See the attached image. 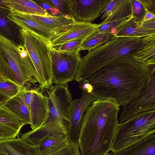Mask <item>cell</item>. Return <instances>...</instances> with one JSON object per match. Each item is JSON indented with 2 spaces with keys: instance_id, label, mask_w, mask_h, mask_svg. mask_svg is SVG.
<instances>
[{
  "instance_id": "21",
  "label": "cell",
  "mask_w": 155,
  "mask_h": 155,
  "mask_svg": "<svg viewBox=\"0 0 155 155\" xmlns=\"http://www.w3.org/2000/svg\"><path fill=\"white\" fill-rule=\"evenodd\" d=\"M132 57L146 66H155V34L143 37L141 46Z\"/></svg>"
},
{
  "instance_id": "19",
  "label": "cell",
  "mask_w": 155,
  "mask_h": 155,
  "mask_svg": "<svg viewBox=\"0 0 155 155\" xmlns=\"http://www.w3.org/2000/svg\"><path fill=\"white\" fill-rule=\"evenodd\" d=\"M0 153L6 155H39L37 147L21 137L0 141Z\"/></svg>"
},
{
  "instance_id": "37",
  "label": "cell",
  "mask_w": 155,
  "mask_h": 155,
  "mask_svg": "<svg viewBox=\"0 0 155 155\" xmlns=\"http://www.w3.org/2000/svg\"><path fill=\"white\" fill-rule=\"evenodd\" d=\"M79 87L83 91L90 93H91L93 89L92 85L89 83L87 79L81 83L79 85Z\"/></svg>"
},
{
  "instance_id": "24",
  "label": "cell",
  "mask_w": 155,
  "mask_h": 155,
  "mask_svg": "<svg viewBox=\"0 0 155 155\" xmlns=\"http://www.w3.org/2000/svg\"><path fill=\"white\" fill-rule=\"evenodd\" d=\"M114 36L113 33H100L97 32L84 40L80 51L87 50L89 52L108 42L113 38Z\"/></svg>"
},
{
  "instance_id": "33",
  "label": "cell",
  "mask_w": 155,
  "mask_h": 155,
  "mask_svg": "<svg viewBox=\"0 0 155 155\" xmlns=\"http://www.w3.org/2000/svg\"><path fill=\"white\" fill-rule=\"evenodd\" d=\"M78 143L69 142L66 147L50 155H81Z\"/></svg>"
},
{
  "instance_id": "8",
  "label": "cell",
  "mask_w": 155,
  "mask_h": 155,
  "mask_svg": "<svg viewBox=\"0 0 155 155\" xmlns=\"http://www.w3.org/2000/svg\"><path fill=\"white\" fill-rule=\"evenodd\" d=\"M46 91L49 110L47 121H59L68 124V110L72 100L68 83L52 85Z\"/></svg>"
},
{
  "instance_id": "28",
  "label": "cell",
  "mask_w": 155,
  "mask_h": 155,
  "mask_svg": "<svg viewBox=\"0 0 155 155\" xmlns=\"http://www.w3.org/2000/svg\"><path fill=\"white\" fill-rule=\"evenodd\" d=\"M84 40L85 39H84L75 40L54 48L62 52L72 54H78L80 51L81 46Z\"/></svg>"
},
{
  "instance_id": "35",
  "label": "cell",
  "mask_w": 155,
  "mask_h": 155,
  "mask_svg": "<svg viewBox=\"0 0 155 155\" xmlns=\"http://www.w3.org/2000/svg\"><path fill=\"white\" fill-rule=\"evenodd\" d=\"M0 29L5 34L11 38H13L14 37V34L13 30L12 28L9 21L7 18V15L6 17L2 11L0 10Z\"/></svg>"
},
{
  "instance_id": "32",
  "label": "cell",
  "mask_w": 155,
  "mask_h": 155,
  "mask_svg": "<svg viewBox=\"0 0 155 155\" xmlns=\"http://www.w3.org/2000/svg\"><path fill=\"white\" fill-rule=\"evenodd\" d=\"M126 20L124 21L110 22L102 24H99L97 32L100 33L111 32L114 34L120 25Z\"/></svg>"
},
{
  "instance_id": "15",
  "label": "cell",
  "mask_w": 155,
  "mask_h": 155,
  "mask_svg": "<svg viewBox=\"0 0 155 155\" xmlns=\"http://www.w3.org/2000/svg\"><path fill=\"white\" fill-rule=\"evenodd\" d=\"M25 125L17 117L2 105H0V141L18 137Z\"/></svg>"
},
{
  "instance_id": "2",
  "label": "cell",
  "mask_w": 155,
  "mask_h": 155,
  "mask_svg": "<svg viewBox=\"0 0 155 155\" xmlns=\"http://www.w3.org/2000/svg\"><path fill=\"white\" fill-rule=\"evenodd\" d=\"M120 105L109 100L97 99L85 112L78 144L81 155H108L119 123Z\"/></svg>"
},
{
  "instance_id": "29",
  "label": "cell",
  "mask_w": 155,
  "mask_h": 155,
  "mask_svg": "<svg viewBox=\"0 0 155 155\" xmlns=\"http://www.w3.org/2000/svg\"><path fill=\"white\" fill-rule=\"evenodd\" d=\"M132 15L136 22L140 25L146 14L145 9L142 5L137 0H131Z\"/></svg>"
},
{
  "instance_id": "39",
  "label": "cell",
  "mask_w": 155,
  "mask_h": 155,
  "mask_svg": "<svg viewBox=\"0 0 155 155\" xmlns=\"http://www.w3.org/2000/svg\"><path fill=\"white\" fill-rule=\"evenodd\" d=\"M149 11L155 14V0H151L150 7Z\"/></svg>"
},
{
  "instance_id": "10",
  "label": "cell",
  "mask_w": 155,
  "mask_h": 155,
  "mask_svg": "<svg viewBox=\"0 0 155 155\" xmlns=\"http://www.w3.org/2000/svg\"><path fill=\"white\" fill-rule=\"evenodd\" d=\"M96 100L92 94L83 91L80 98L71 102L68 110L69 122L67 135L69 142L78 143L84 114L89 105Z\"/></svg>"
},
{
  "instance_id": "36",
  "label": "cell",
  "mask_w": 155,
  "mask_h": 155,
  "mask_svg": "<svg viewBox=\"0 0 155 155\" xmlns=\"http://www.w3.org/2000/svg\"><path fill=\"white\" fill-rule=\"evenodd\" d=\"M33 1L50 15L52 16L64 15L60 13L58 9L49 4L47 0Z\"/></svg>"
},
{
  "instance_id": "40",
  "label": "cell",
  "mask_w": 155,
  "mask_h": 155,
  "mask_svg": "<svg viewBox=\"0 0 155 155\" xmlns=\"http://www.w3.org/2000/svg\"><path fill=\"white\" fill-rule=\"evenodd\" d=\"M0 155H6L0 153Z\"/></svg>"
},
{
  "instance_id": "6",
  "label": "cell",
  "mask_w": 155,
  "mask_h": 155,
  "mask_svg": "<svg viewBox=\"0 0 155 155\" xmlns=\"http://www.w3.org/2000/svg\"><path fill=\"white\" fill-rule=\"evenodd\" d=\"M29 83L22 88L25 101L30 111L31 128H37L45 123L49 116L48 97L43 94L44 90L38 86L31 87Z\"/></svg>"
},
{
  "instance_id": "26",
  "label": "cell",
  "mask_w": 155,
  "mask_h": 155,
  "mask_svg": "<svg viewBox=\"0 0 155 155\" xmlns=\"http://www.w3.org/2000/svg\"><path fill=\"white\" fill-rule=\"evenodd\" d=\"M22 87L10 80L0 78V105L16 95Z\"/></svg>"
},
{
  "instance_id": "9",
  "label": "cell",
  "mask_w": 155,
  "mask_h": 155,
  "mask_svg": "<svg viewBox=\"0 0 155 155\" xmlns=\"http://www.w3.org/2000/svg\"><path fill=\"white\" fill-rule=\"evenodd\" d=\"M155 110V66L151 67L145 87L140 97L129 104L124 107L119 118L124 122L135 115Z\"/></svg>"
},
{
  "instance_id": "1",
  "label": "cell",
  "mask_w": 155,
  "mask_h": 155,
  "mask_svg": "<svg viewBox=\"0 0 155 155\" xmlns=\"http://www.w3.org/2000/svg\"><path fill=\"white\" fill-rule=\"evenodd\" d=\"M151 68L132 56L117 59L87 79L93 87L91 94L97 99L126 106L140 97Z\"/></svg>"
},
{
  "instance_id": "13",
  "label": "cell",
  "mask_w": 155,
  "mask_h": 155,
  "mask_svg": "<svg viewBox=\"0 0 155 155\" xmlns=\"http://www.w3.org/2000/svg\"><path fill=\"white\" fill-rule=\"evenodd\" d=\"M99 24L91 22L75 21L66 31L58 34L51 41L54 47L80 39H86L97 32Z\"/></svg>"
},
{
  "instance_id": "18",
  "label": "cell",
  "mask_w": 155,
  "mask_h": 155,
  "mask_svg": "<svg viewBox=\"0 0 155 155\" xmlns=\"http://www.w3.org/2000/svg\"><path fill=\"white\" fill-rule=\"evenodd\" d=\"M7 18L20 28H27L32 30L51 40L58 34L53 30L31 19L14 11H10Z\"/></svg>"
},
{
  "instance_id": "14",
  "label": "cell",
  "mask_w": 155,
  "mask_h": 155,
  "mask_svg": "<svg viewBox=\"0 0 155 155\" xmlns=\"http://www.w3.org/2000/svg\"><path fill=\"white\" fill-rule=\"evenodd\" d=\"M0 78L10 80L23 87L34 81L24 72L14 59L8 54L0 50Z\"/></svg>"
},
{
  "instance_id": "31",
  "label": "cell",
  "mask_w": 155,
  "mask_h": 155,
  "mask_svg": "<svg viewBox=\"0 0 155 155\" xmlns=\"http://www.w3.org/2000/svg\"><path fill=\"white\" fill-rule=\"evenodd\" d=\"M47 1L52 6L58 9L60 13L62 14L68 16L71 18L68 0Z\"/></svg>"
},
{
  "instance_id": "22",
  "label": "cell",
  "mask_w": 155,
  "mask_h": 155,
  "mask_svg": "<svg viewBox=\"0 0 155 155\" xmlns=\"http://www.w3.org/2000/svg\"><path fill=\"white\" fill-rule=\"evenodd\" d=\"M0 1L1 5L9 11L15 10L43 16L50 15L33 0H0Z\"/></svg>"
},
{
  "instance_id": "11",
  "label": "cell",
  "mask_w": 155,
  "mask_h": 155,
  "mask_svg": "<svg viewBox=\"0 0 155 155\" xmlns=\"http://www.w3.org/2000/svg\"><path fill=\"white\" fill-rule=\"evenodd\" d=\"M71 18L77 22H91L101 15L110 0H68Z\"/></svg>"
},
{
  "instance_id": "3",
  "label": "cell",
  "mask_w": 155,
  "mask_h": 155,
  "mask_svg": "<svg viewBox=\"0 0 155 155\" xmlns=\"http://www.w3.org/2000/svg\"><path fill=\"white\" fill-rule=\"evenodd\" d=\"M142 38L141 37L113 38L88 52L81 58L74 80L81 83L117 59L132 56L141 46Z\"/></svg>"
},
{
  "instance_id": "5",
  "label": "cell",
  "mask_w": 155,
  "mask_h": 155,
  "mask_svg": "<svg viewBox=\"0 0 155 155\" xmlns=\"http://www.w3.org/2000/svg\"><path fill=\"white\" fill-rule=\"evenodd\" d=\"M155 132V110L138 113L119 124L111 151L116 152Z\"/></svg>"
},
{
  "instance_id": "27",
  "label": "cell",
  "mask_w": 155,
  "mask_h": 155,
  "mask_svg": "<svg viewBox=\"0 0 155 155\" xmlns=\"http://www.w3.org/2000/svg\"><path fill=\"white\" fill-rule=\"evenodd\" d=\"M140 25L136 22L135 19L131 17L126 19L119 27L114 34L113 38L118 37H139L137 31V29Z\"/></svg>"
},
{
  "instance_id": "17",
  "label": "cell",
  "mask_w": 155,
  "mask_h": 155,
  "mask_svg": "<svg viewBox=\"0 0 155 155\" xmlns=\"http://www.w3.org/2000/svg\"><path fill=\"white\" fill-rule=\"evenodd\" d=\"M108 155H155V134L147 135L130 146Z\"/></svg>"
},
{
  "instance_id": "34",
  "label": "cell",
  "mask_w": 155,
  "mask_h": 155,
  "mask_svg": "<svg viewBox=\"0 0 155 155\" xmlns=\"http://www.w3.org/2000/svg\"><path fill=\"white\" fill-rule=\"evenodd\" d=\"M124 1V0H110L103 10L101 18L105 19L110 16Z\"/></svg>"
},
{
  "instance_id": "23",
  "label": "cell",
  "mask_w": 155,
  "mask_h": 155,
  "mask_svg": "<svg viewBox=\"0 0 155 155\" xmlns=\"http://www.w3.org/2000/svg\"><path fill=\"white\" fill-rule=\"evenodd\" d=\"M68 143L67 134L56 135L43 139L37 148L39 155H50L64 148Z\"/></svg>"
},
{
  "instance_id": "25",
  "label": "cell",
  "mask_w": 155,
  "mask_h": 155,
  "mask_svg": "<svg viewBox=\"0 0 155 155\" xmlns=\"http://www.w3.org/2000/svg\"><path fill=\"white\" fill-rule=\"evenodd\" d=\"M132 13L131 0H124V2L120 6L100 24H102L110 22L124 21L130 18Z\"/></svg>"
},
{
  "instance_id": "20",
  "label": "cell",
  "mask_w": 155,
  "mask_h": 155,
  "mask_svg": "<svg viewBox=\"0 0 155 155\" xmlns=\"http://www.w3.org/2000/svg\"><path fill=\"white\" fill-rule=\"evenodd\" d=\"M21 89L16 95L0 105L3 106L17 117L25 125H31L30 111L25 101Z\"/></svg>"
},
{
  "instance_id": "7",
  "label": "cell",
  "mask_w": 155,
  "mask_h": 155,
  "mask_svg": "<svg viewBox=\"0 0 155 155\" xmlns=\"http://www.w3.org/2000/svg\"><path fill=\"white\" fill-rule=\"evenodd\" d=\"M53 84H67L74 79L80 63V53L60 51L53 47L51 50Z\"/></svg>"
},
{
  "instance_id": "4",
  "label": "cell",
  "mask_w": 155,
  "mask_h": 155,
  "mask_svg": "<svg viewBox=\"0 0 155 155\" xmlns=\"http://www.w3.org/2000/svg\"><path fill=\"white\" fill-rule=\"evenodd\" d=\"M26 50L36 69L40 87L47 89L53 84L51 40L43 35L27 28L19 30Z\"/></svg>"
},
{
  "instance_id": "12",
  "label": "cell",
  "mask_w": 155,
  "mask_h": 155,
  "mask_svg": "<svg viewBox=\"0 0 155 155\" xmlns=\"http://www.w3.org/2000/svg\"><path fill=\"white\" fill-rule=\"evenodd\" d=\"M68 124L59 121H47L40 127L22 134L21 137L37 147L44 139L56 135L67 134Z\"/></svg>"
},
{
  "instance_id": "38",
  "label": "cell",
  "mask_w": 155,
  "mask_h": 155,
  "mask_svg": "<svg viewBox=\"0 0 155 155\" xmlns=\"http://www.w3.org/2000/svg\"><path fill=\"white\" fill-rule=\"evenodd\" d=\"M145 15L142 21L141 24L145 21H149L155 18V14L150 12L147 9H145Z\"/></svg>"
},
{
  "instance_id": "30",
  "label": "cell",
  "mask_w": 155,
  "mask_h": 155,
  "mask_svg": "<svg viewBox=\"0 0 155 155\" xmlns=\"http://www.w3.org/2000/svg\"><path fill=\"white\" fill-rule=\"evenodd\" d=\"M136 31L141 37L155 34V18L142 23Z\"/></svg>"
},
{
  "instance_id": "16",
  "label": "cell",
  "mask_w": 155,
  "mask_h": 155,
  "mask_svg": "<svg viewBox=\"0 0 155 155\" xmlns=\"http://www.w3.org/2000/svg\"><path fill=\"white\" fill-rule=\"evenodd\" d=\"M12 11L53 30L58 34L67 30L75 21L67 15L43 16Z\"/></svg>"
}]
</instances>
